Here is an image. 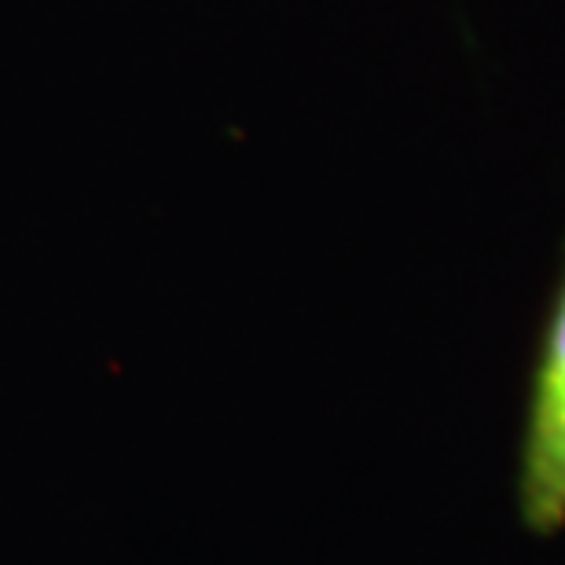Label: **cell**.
Wrapping results in <instances>:
<instances>
[{"mask_svg":"<svg viewBox=\"0 0 565 565\" xmlns=\"http://www.w3.org/2000/svg\"><path fill=\"white\" fill-rule=\"evenodd\" d=\"M518 514L533 536H555L565 529V239L529 371Z\"/></svg>","mask_w":565,"mask_h":565,"instance_id":"obj_1","label":"cell"}]
</instances>
